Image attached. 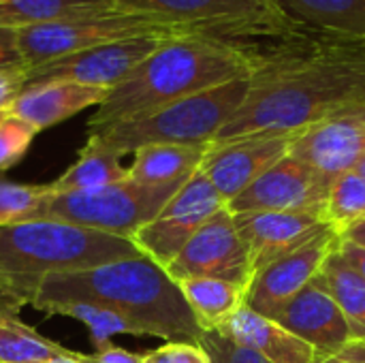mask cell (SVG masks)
Returning <instances> with one entry per match:
<instances>
[{
    "mask_svg": "<svg viewBox=\"0 0 365 363\" xmlns=\"http://www.w3.org/2000/svg\"><path fill=\"white\" fill-rule=\"evenodd\" d=\"M365 105V43L319 34L272 43L246 101L212 143L299 133Z\"/></svg>",
    "mask_w": 365,
    "mask_h": 363,
    "instance_id": "obj_1",
    "label": "cell"
},
{
    "mask_svg": "<svg viewBox=\"0 0 365 363\" xmlns=\"http://www.w3.org/2000/svg\"><path fill=\"white\" fill-rule=\"evenodd\" d=\"M269 45L203 34L173 36L107 92L88 122V133L139 118L203 90L252 77L263 66Z\"/></svg>",
    "mask_w": 365,
    "mask_h": 363,
    "instance_id": "obj_2",
    "label": "cell"
},
{
    "mask_svg": "<svg viewBox=\"0 0 365 363\" xmlns=\"http://www.w3.org/2000/svg\"><path fill=\"white\" fill-rule=\"evenodd\" d=\"M60 302H92L124 317L139 336L199 344L203 329L180 285L145 255L83 272L51 274L36 282L30 306L45 310Z\"/></svg>",
    "mask_w": 365,
    "mask_h": 363,
    "instance_id": "obj_3",
    "label": "cell"
},
{
    "mask_svg": "<svg viewBox=\"0 0 365 363\" xmlns=\"http://www.w3.org/2000/svg\"><path fill=\"white\" fill-rule=\"evenodd\" d=\"M139 255L133 240L64 220L34 218L0 229V272L19 282L30 300L45 276L83 272Z\"/></svg>",
    "mask_w": 365,
    "mask_h": 363,
    "instance_id": "obj_4",
    "label": "cell"
},
{
    "mask_svg": "<svg viewBox=\"0 0 365 363\" xmlns=\"http://www.w3.org/2000/svg\"><path fill=\"white\" fill-rule=\"evenodd\" d=\"M250 77L235 79L199 94L173 101L139 118H130L101 131L88 133V139L111 150L120 158L135 154L143 145L175 143L203 145L212 143L222 126L235 116L246 101Z\"/></svg>",
    "mask_w": 365,
    "mask_h": 363,
    "instance_id": "obj_5",
    "label": "cell"
},
{
    "mask_svg": "<svg viewBox=\"0 0 365 363\" xmlns=\"http://www.w3.org/2000/svg\"><path fill=\"white\" fill-rule=\"evenodd\" d=\"M115 6L160 17L190 34L280 43L312 34L302 28L278 0H111Z\"/></svg>",
    "mask_w": 365,
    "mask_h": 363,
    "instance_id": "obj_6",
    "label": "cell"
},
{
    "mask_svg": "<svg viewBox=\"0 0 365 363\" xmlns=\"http://www.w3.org/2000/svg\"><path fill=\"white\" fill-rule=\"evenodd\" d=\"M186 182L145 186L126 178L92 193L49 195L30 220H64L92 231L133 240V235L145 227Z\"/></svg>",
    "mask_w": 365,
    "mask_h": 363,
    "instance_id": "obj_7",
    "label": "cell"
},
{
    "mask_svg": "<svg viewBox=\"0 0 365 363\" xmlns=\"http://www.w3.org/2000/svg\"><path fill=\"white\" fill-rule=\"evenodd\" d=\"M17 32H19V51L28 68L135 34H145V32L190 34L160 17L145 15L139 11H128L122 6L90 11L58 21L24 28Z\"/></svg>",
    "mask_w": 365,
    "mask_h": 363,
    "instance_id": "obj_8",
    "label": "cell"
},
{
    "mask_svg": "<svg viewBox=\"0 0 365 363\" xmlns=\"http://www.w3.org/2000/svg\"><path fill=\"white\" fill-rule=\"evenodd\" d=\"M331 175L310 163L287 154L259 175L246 190L227 203L231 214L242 212H299L323 220L327 210Z\"/></svg>",
    "mask_w": 365,
    "mask_h": 363,
    "instance_id": "obj_9",
    "label": "cell"
},
{
    "mask_svg": "<svg viewBox=\"0 0 365 363\" xmlns=\"http://www.w3.org/2000/svg\"><path fill=\"white\" fill-rule=\"evenodd\" d=\"M182 36L175 32H145L109 41L51 62L28 68V83L43 79H71L77 83L113 90L165 41Z\"/></svg>",
    "mask_w": 365,
    "mask_h": 363,
    "instance_id": "obj_10",
    "label": "cell"
},
{
    "mask_svg": "<svg viewBox=\"0 0 365 363\" xmlns=\"http://www.w3.org/2000/svg\"><path fill=\"white\" fill-rule=\"evenodd\" d=\"M222 208H227V203L199 169L165 208L133 235V244L141 255L167 267L197 229Z\"/></svg>",
    "mask_w": 365,
    "mask_h": 363,
    "instance_id": "obj_11",
    "label": "cell"
},
{
    "mask_svg": "<svg viewBox=\"0 0 365 363\" xmlns=\"http://www.w3.org/2000/svg\"><path fill=\"white\" fill-rule=\"evenodd\" d=\"M165 270L175 282L184 278H218L244 291L252 280L248 250L227 208L210 216Z\"/></svg>",
    "mask_w": 365,
    "mask_h": 363,
    "instance_id": "obj_12",
    "label": "cell"
},
{
    "mask_svg": "<svg viewBox=\"0 0 365 363\" xmlns=\"http://www.w3.org/2000/svg\"><path fill=\"white\" fill-rule=\"evenodd\" d=\"M295 135L259 133L212 143L201 163V173L212 182L222 201L229 203L291 152Z\"/></svg>",
    "mask_w": 365,
    "mask_h": 363,
    "instance_id": "obj_13",
    "label": "cell"
},
{
    "mask_svg": "<svg viewBox=\"0 0 365 363\" xmlns=\"http://www.w3.org/2000/svg\"><path fill=\"white\" fill-rule=\"evenodd\" d=\"M338 231L331 227L297 250L265 265L252 276L246 289L244 306L261 317L272 319L287 302H291L321 274L325 261L338 248Z\"/></svg>",
    "mask_w": 365,
    "mask_h": 363,
    "instance_id": "obj_14",
    "label": "cell"
},
{
    "mask_svg": "<svg viewBox=\"0 0 365 363\" xmlns=\"http://www.w3.org/2000/svg\"><path fill=\"white\" fill-rule=\"evenodd\" d=\"M233 223L248 250L252 276L331 229L327 220L299 212H242L233 214Z\"/></svg>",
    "mask_w": 365,
    "mask_h": 363,
    "instance_id": "obj_15",
    "label": "cell"
},
{
    "mask_svg": "<svg viewBox=\"0 0 365 363\" xmlns=\"http://www.w3.org/2000/svg\"><path fill=\"white\" fill-rule=\"evenodd\" d=\"M272 319L317 349L321 357H329L355 340L342 310L329 295L321 276L306 285Z\"/></svg>",
    "mask_w": 365,
    "mask_h": 363,
    "instance_id": "obj_16",
    "label": "cell"
},
{
    "mask_svg": "<svg viewBox=\"0 0 365 363\" xmlns=\"http://www.w3.org/2000/svg\"><path fill=\"white\" fill-rule=\"evenodd\" d=\"M289 154L331 178L353 169L365 156V105L299 131Z\"/></svg>",
    "mask_w": 365,
    "mask_h": 363,
    "instance_id": "obj_17",
    "label": "cell"
},
{
    "mask_svg": "<svg viewBox=\"0 0 365 363\" xmlns=\"http://www.w3.org/2000/svg\"><path fill=\"white\" fill-rule=\"evenodd\" d=\"M109 90L77 83L71 79H43L28 83L13 107L11 116L28 122L38 133L51 128L88 107H98Z\"/></svg>",
    "mask_w": 365,
    "mask_h": 363,
    "instance_id": "obj_18",
    "label": "cell"
},
{
    "mask_svg": "<svg viewBox=\"0 0 365 363\" xmlns=\"http://www.w3.org/2000/svg\"><path fill=\"white\" fill-rule=\"evenodd\" d=\"M216 332L272 363H317L325 359L317 349L284 329L280 323L261 317L246 306H242Z\"/></svg>",
    "mask_w": 365,
    "mask_h": 363,
    "instance_id": "obj_19",
    "label": "cell"
},
{
    "mask_svg": "<svg viewBox=\"0 0 365 363\" xmlns=\"http://www.w3.org/2000/svg\"><path fill=\"white\" fill-rule=\"evenodd\" d=\"M278 4L312 34L365 43V0H278Z\"/></svg>",
    "mask_w": 365,
    "mask_h": 363,
    "instance_id": "obj_20",
    "label": "cell"
},
{
    "mask_svg": "<svg viewBox=\"0 0 365 363\" xmlns=\"http://www.w3.org/2000/svg\"><path fill=\"white\" fill-rule=\"evenodd\" d=\"M212 143L203 145H175L152 143L135 152L128 167V180L145 186H163L190 180L199 169Z\"/></svg>",
    "mask_w": 365,
    "mask_h": 363,
    "instance_id": "obj_21",
    "label": "cell"
},
{
    "mask_svg": "<svg viewBox=\"0 0 365 363\" xmlns=\"http://www.w3.org/2000/svg\"><path fill=\"white\" fill-rule=\"evenodd\" d=\"M126 175L128 169L122 167L118 154L88 139L86 145L79 150V158L58 180L49 182V193H92L109 184L122 182L126 180Z\"/></svg>",
    "mask_w": 365,
    "mask_h": 363,
    "instance_id": "obj_22",
    "label": "cell"
},
{
    "mask_svg": "<svg viewBox=\"0 0 365 363\" xmlns=\"http://www.w3.org/2000/svg\"><path fill=\"white\" fill-rule=\"evenodd\" d=\"M178 285L203 332H216L244 306L246 291L227 280L184 278Z\"/></svg>",
    "mask_w": 365,
    "mask_h": 363,
    "instance_id": "obj_23",
    "label": "cell"
},
{
    "mask_svg": "<svg viewBox=\"0 0 365 363\" xmlns=\"http://www.w3.org/2000/svg\"><path fill=\"white\" fill-rule=\"evenodd\" d=\"M71 355L75 351L41 336L15 310L0 306V363H34Z\"/></svg>",
    "mask_w": 365,
    "mask_h": 363,
    "instance_id": "obj_24",
    "label": "cell"
},
{
    "mask_svg": "<svg viewBox=\"0 0 365 363\" xmlns=\"http://www.w3.org/2000/svg\"><path fill=\"white\" fill-rule=\"evenodd\" d=\"M321 280L342 310L355 340L365 338V280L340 257L338 248L321 270Z\"/></svg>",
    "mask_w": 365,
    "mask_h": 363,
    "instance_id": "obj_25",
    "label": "cell"
},
{
    "mask_svg": "<svg viewBox=\"0 0 365 363\" xmlns=\"http://www.w3.org/2000/svg\"><path fill=\"white\" fill-rule=\"evenodd\" d=\"M111 6V0H0V28L24 30Z\"/></svg>",
    "mask_w": 365,
    "mask_h": 363,
    "instance_id": "obj_26",
    "label": "cell"
},
{
    "mask_svg": "<svg viewBox=\"0 0 365 363\" xmlns=\"http://www.w3.org/2000/svg\"><path fill=\"white\" fill-rule=\"evenodd\" d=\"M43 312L47 315H62V317H71L77 319L79 323H83L90 329V338L96 347V351H103L105 347L111 344V336L115 334H133L139 336L137 329L118 312L92 304V302H60V304H51L47 306Z\"/></svg>",
    "mask_w": 365,
    "mask_h": 363,
    "instance_id": "obj_27",
    "label": "cell"
},
{
    "mask_svg": "<svg viewBox=\"0 0 365 363\" xmlns=\"http://www.w3.org/2000/svg\"><path fill=\"white\" fill-rule=\"evenodd\" d=\"M365 216V182L355 169L342 171L331 178L325 218L340 231L346 225Z\"/></svg>",
    "mask_w": 365,
    "mask_h": 363,
    "instance_id": "obj_28",
    "label": "cell"
},
{
    "mask_svg": "<svg viewBox=\"0 0 365 363\" xmlns=\"http://www.w3.org/2000/svg\"><path fill=\"white\" fill-rule=\"evenodd\" d=\"M49 195V184H19L0 180V229L30 220Z\"/></svg>",
    "mask_w": 365,
    "mask_h": 363,
    "instance_id": "obj_29",
    "label": "cell"
},
{
    "mask_svg": "<svg viewBox=\"0 0 365 363\" xmlns=\"http://www.w3.org/2000/svg\"><path fill=\"white\" fill-rule=\"evenodd\" d=\"M36 133L38 131L34 126L11 113L0 118V171L11 169L26 156Z\"/></svg>",
    "mask_w": 365,
    "mask_h": 363,
    "instance_id": "obj_30",
    "label": "cell"
},
{
    "mask_svg": "<svg viewBox=\"0 0 365 363\" xmlns=\"http://www.w3.org/2000/svg\"><path fill=\"white\" fill-rule=\"evenodd\" d=\"M199 347L205 351L210 363H272L259 353L220 336L218 332H203Z\"/></svg>",
    "mask_w": 365,
    "mask_h": 363,
    "instance_id": "obj_31",
    "label": "cell"
},
{
    "mask_svg": "<svg viewBox=\"0 0 365 363\" xmlns=\"http://www.w3.org/2000/svg\"><path fill=\"white\" fill-rule=\"evenodd\" d=\"M141 363H210V359L199 344L167 342L165 347L145 353Z\"/></svg>",
    "mask_w": 365,
    "mask_h": 363,
    "instance_id": "obj_32",
    "label": "cell"
},
{
    "mask_svg": "<svg viewBox=\"0 0 365 363\" xmlns=\"http://www.w3.org/2000/svg\"><path fill=\"white\" fill-rule=\"evenodd\" d=\"M28 86V66H4L0 68V113H9L21 90Z\"/></svg>",
    "mask_w": 365,
    "mask_h": 363,
    "instance_id": "obj_33",
    "label": "cell"
},
{
    "mask_svg": "<svg viewBox=\"0 0 365 363\" xmlns=\"http://www.w3.org/2000/svg\"><path fill=\"white\" fill-rule=\"evenodd\" d=\"M145 355V353H143ZM143 355L141 353H130L126 349H120V347H105L103 351H96L92 355H86V353H79V362L81 363H141L143 362Z\"/></svg>",
    "mask_w": 365,
    "mask_h": 363,
    "instance_id": "obj_34",
    "label": "cell"
},
{
    "mask_svg": "<svg viewBox=\"0 0 365 363\" xmlns=\"http://www.w3.org/2000/svg\"><path fill=\"white\" fill-rule=\"evenodd\" d=\"M24 304H30V293L19 282H15L11 276L0 272V306H6V308L19 312V308Z\"/></svg>",
    "mask_w": 365,
    "mask_h": 363,
    "instance_id": "obj_35",
    "label": "cell"
},
{
    "mask_svg": "<svg viewBox=\"0 0 365 363\" xmlns=\"http://www.w3.org/2000/svg\"><path fill=\"white\" fill-rule=\"evenodd\" d=\"M24 64L19 51V32L13 28H0V68Z\"/></svg>",
    "mask_w": 365,
    "mask_h": 363,
    "instance_id": "obj_36",
    "label": "cell"
},
{
    "mask_svg": "<svg viewBox=\"0 0 365 363\" xmlns=\"http://www.w3.org/2000/svg\"><path fill=\"white\" fill-rule=\"evenodd\" d=\"M317 363H365V338L364 340H353L338 353L321 359Z\"/></svg>",
    "mask_w": 365,
    "mask_h": 363,
    "instance_id": "obj_37",
    "label": "cell"
},
{
    "mask_svg": "<svg viewBox=\"0 0 365 363\" xmlns=\"http://www.w3.org/2000/svg\"><path fill=\"white\" fill-rule=\"evenodd\" d=\"M338 252L340 257L344 259V263H349L361 278L365 280V250L355 246V244H349V242H340L338 244Z\"/></svg>",
    "mask_w": 365,
    "mask_h": 363,
    "instance_id": "obj_38",
    "label": "cell"
},
{
    "mask_svg": "<svg viewBox=\"0 0 365 363\" xmlns=\"http://www.w3.org/2000/svg\"><path fill=\"white\" fill-rule=\"evenodd\" d=\"M338 237H340V242L355 244V246H359V248L365 250V216L359 218V220H355V223H351V225H346L344 229H340Z\"/></svg>",
    "mask_w": 365,
    "mask_h": 363,
    "instance_id": "obj_39",
    "label": "cell"
},
{
    "mask_svg": "<svg viewBox=\"0 0 365 363\" xmlns=\"http://www.w3.org/2000/svg\"><path fill=\"white\" fill-rule=\"evenodd\" d=\"M79 353L71 355V357H53V359H45V362H34V363H81L79 359Z\"/></svg>",
    "mask_w": 365,
    "mask_h": 363,
    "instance_id": "obj_40",
    "label": "cell"
},
{
    "mask_svg": "<svg viewBox=\"0 0 365 363\" xmlns=\"http://www.w3.org/2000/svg\"><path fill=\"white\" fill-rule=\"evenodd\" d=\"M353 169H355V171L359 173V178H361V180L365 182V156H361V158H359V160L355 163V167H353Z\"/></svg>",
    "mask_w": 365,
    "mask_h": 363,
    "instance_id": "obj_41",
    "label": "cell"
},
{
    "mask_svg": "<svg viewBox=\"0 0 365 363\" xmlns=\"http://www.w3.org/2000/svg\"><path fill=\"white\" fill-rule=\"evenodd\" d=\"M2 116H4V113H0V118H2Z\"/></svg>",
    "mask_w": 365,
    "mask_h": 363,
    "instance_id": "obj_42",
    "label": "cell"
}]
</instances>
